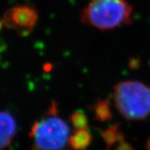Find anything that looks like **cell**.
Returning <instances> with one entry per match:
<instances>
[{"instance_id": "obj_4", "label": "cell", "mask_w": 150, "mask_h": 150, "mask_svg": "<svg viewBox=\"0 0 150 150\" xmlns=\"http://www.w3.org/2000/svg\"><path fill=\"white\" fill-rule=\"evenodd\" d=\"M3 22L8 28L13 29L20 36H27L37 24L38 15L32 6L23 4L8 8L4 14Z\"/></svg>"}, {"instance_id": "obj_2", "label": "cell", "mask_w": 150, "mask_h": 150, "mask_svg": "<svg viewBox=\"0 0 150 150\" xmlns=\"http://www.w3.org/2000/svg\"><path fill=\"white\" fill-rule=\"evenodd\" d=\"M69 125L58 116L57 103L53 101L45 114L30 129L33 150H63L69 143Z\"/></svg>"}, {"instance_id": "obj_8", "label": "cell", "mask_w": 150, "mask_h": 150, "mask_svg": "<svg viewBox=\"0 0 150 150\" xmlns=\"http://www.w3.org/2000/svg\"><path fill=\"white\" fill-rule=\"evenodd\" d=\"M93 117L94 119L100 122H109L112 118V112L110 108V100L109 98L100 99L98 98L93 106Z\"/></svg>"}, {"instance_id": "obj_11", "label": "cell", "mask_w": 150, "mask_h": 150, "mask_svg": "<svg viewBox=\"0 0 150 150\" xmlns=\"http://www.w3.org/2000/svg\"><path fill=\"white\" fill-rule=\"evenodd\" d=\"M146 149L147 150H150V138L147 141V144H146Z\"/></svg>"}, {"instance_id": "obj_10", "label": "cell", "mask_w": 150, "mask_h": 150, "mask_svg": "<svg viewBox=\"0 0 150 150\" xmlns=\"http://www.w3.org/2000/svg\"><path fill=\"white\" fill-rule=\"evenodd\" d=\"M113 150H135L134 148L129 143L126 142V141H121L119 142L118 144L114 146Z\"/></svg>"}, {"instance_id": "obj_3", "label": "cell", "mask_w": 150, "mask_h": 150, "mask_svg": "<svg viewBox=\"0 0 150 150\" xmlns=\"http://www.w3.org/2000/svg\"><path fill=\"white\" fill-rule=\"evenodd\" d=\"M113 101L124 118L143 120L150 113V87L139 81H121L113 87Z\"/></svg>"}, {"instance_id": "obj_9", "label": "cell", "mask_w": 150, "mask_h": 150, "mask_svg": "<svg viewBox=\"0 0 150 150\" xmlns=\"http://www.w3.org/2000/svg\"><path fill=\"white\" fill-rule=\"evenodd\" d=\"M70 123L76 130L87 129L88 126V121L85 112L82 110H76L71 113L69 117Z\"/></svg>"}, {"instance_id": "obj_6", "label": "cell", "mask_w": 150, "mask_h": 150, "mask_svg": "<svg viewBox=\"0 0 150 150\" xmlns=\"http://www.w3.org/2000/svg\"><path fill=\"white\" fill-rule=\"evenodd\" d=\"M92 135L88 129L75 130L69 139V145L73 150H86L92 143Z\"/></svg>"}, {"instance_id": "obj_5", "label": "cell", "mask_w": 150, "mask_h": 150, "mask_svg": "<svg viewBox=\"0 0 150 150\" xmlns=\"http://www.w3.org/2000/svg\"><path fill=\"white\" fill-rule=\"evenodd\" d=\"M17 133L15 118L9 112L0 111V150L7 149Z\"/></svg>"}, {"instance_id": "obj_7", "label": "cell", "mask_w": 150, "mask_h": 150, "mask_svg": "<svg viewBox=\"0 0 150 150\" xmlns=\"http://www.w3.org/2000/svg\"><path fill=\"white\" fill-rule=\"evenodd\" d=\"M100 134L106 145L107 150H110L112 147L124 140V134L120 129V126L118 123L112 124L107 129L101 130Z\"/></svg>"}, {"instance_id": "obj_1", "label": "cell", "mask_w": 150, "mask_h": 150, "mask_svg": "<svg viewBox=\"0 0 150 150\" xmlns=\"http://www.w3.org/2000/svg\"><path fill=\"white\" fill-rule=\"evenodd\" d=\"M133 7L127 0H90L83 9V23L101 31L115 29L132 20Z\"/></svg>"}, {"instance_id": "obj_12", "label": "cell", "mask_w": 150, "mask_h": 150, "mask_svg": "<svg viewBox=\"0 0 150 150\" xmlns=\"http://www.w3.org/2000/svg\"><path fill=\"white\" fill-rule=\"evenodd\" d=\"M3 26H4V22H3V19H1V18H0V30L2 29Z\"/></svg>"}]
</instances>
